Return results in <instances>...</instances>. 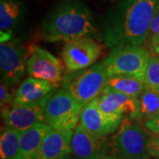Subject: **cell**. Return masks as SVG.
Listing matches in <instances>:
<instances>
[{
  "label": "cell",
  "instance_id": "cell-11",
  "mask_svg": "<svg viewBox=\"0 0 159 159\" xmlns=\"http://www.w3.org/2000/svg\"><path fill=\"white\" fill-rule=\"evenodd\" d=\"M44 101L31 104L11 105L1 111L5 126L22 132L38 123H45Z\"/></svg>",
  "mask_w": 159,
  "mask_h": 159
},
{
  "label": "cell",
  "instance_id": "cell-7",
  "mask_svg": "<svg viewBox=\"0 0 159 159\" xmlns=\"http://www.w3.org/2000/svg\"><path fill=\"white\" fill-rule=\"evenodd\" d=\"M5 39L0 44L1 80L10 87L17 85L27 73V61L29 55L22 43L11 38V33H1Z\"/></svg>",
  "mask_w": 159,
  "mask_h": 159
},
{
  "label": "cell",
  "instance_id": "cell-6",
  "mask_svg": "<svg viewBox=\"0 0 159 159\" xmlns=\"http://www.w3.org/2000/svg\"><path fill=\"white\" fill-rule=\"evenodd\" d=\"M84 105L78 102L62 87L55 89L43 104L45 123L53 129L74 130L78 125Z\"/></svg>",
  "mask_w": 159,
  "mask_h": 159
},
{
  "label": "cell",
  "instance_id": "cell-24",
  "mask_svg": "<svg viewBox=\"0 0 159 159\" xmlns=\"http://www.w3.org/2000/svg\"><path fill=\"white\" fill-rule=\"evenodd\" d=\"M147 44L150 55L159 56V34L149 36L147 41Z\"/></svg>",
  "mask_w": 159,
  "mask_h": 159
},
{
  "label": "cell",
  "instance_id": "cell-19",
  "mask_svg": "<svg viewBox=\"0 0 159 159\" xmlns=\"http://www.w3.org/2000/svg\"><path fill=\"white\" fill-rule=\"evenodd\" d=\"M159 114V94L145 86L138 97L137 121L146 122Z\"/></svg>",
  "mask_w": 159,
  "mask_h": 159
},
{
  "label": "cell",
  "instance_id": "cell-3",
  "mask_svg": "<svg viewBox=\"0 0 159 159\" xmlns=\"http://www.w3.org/2000/svg\"><path fill=\"white\" fill-rule=\"evenodd\" d=\"M150 52L143 45L117 46L103 59L107 77L126 75L144 82Z\"/></svg>",
  "mask_w": 159,
  "mask_h": 159
},
{
  "label": "cell",
  "instance_id": "cell-25",
  "mask_svg": "<svg viewBox=\"0 0 159 159\" xmlns=\"http://www.w3.org/2000/svg\"><path fill=\"white\" fill-rule=\"evenodd\" d=\"M145 127L155 134H159V114L154 119L144 122Z\"/></svg>",
  "mask_w": 159,
  "mask_h": 159
},
{
  "label": "cell",
  "instance_id": "cell-20",
  "mask_svg": "<svg viewBox=\"0 0 159 159\" xmlns=\"http://www.w3.org/2000/svg\"><path fill=\"white\" fill-rule=\"evenodd\" d=\"M20 131L3 128L0 136V159H17L20 151Z\"/></svg>",
  "mask_w": 159,
  "mask_h": 159
},
{
  "label": "cell",
  "instance_id": "cell-8",
  "mask_svg": "<svg viewBox=\"0 0 159 159\" xmlns=\"http://www.w3.org/2000/svg\"><path fill=\"white\" fill-rule=\"evenodd\" d=\"M102 53V45L92 37L86 36L66 42L61 57L66 72L70 73L93 66Z\"/></svg>",
  "mask_w": 159,
  "mask_h": 159
},
{
  "label": "cell",
  "instance_id": "cell-23",
  "mask_svg": "<svg viewBox=\"0 0 159 159\" xmlns=\"http://www.w3.org/2000/svg\"><path fill=\"white\" fill-rule=\"evenodd\" d=\"M148 150L151 157H159V134L150 136L148 143Z\"/></svg>",
  "mask_w": 159,
  "mask_h": 159
},
{
  "label": "cell",
  "instance_id": "cell-9",
  "mask_svg": "<svg viewBox=\"0 0 159 159\" xmlns=\"http://www.w3.org/2000/svg\"><path fill=\"white\" fill-rule=\"evenodd\" d=\"M57 57L37 46L33 47L27 61L29 76L44 80L58 87L65 76V67Z\"/></svg>",
  "mask_w": 159,
  "mask_h": 159
},
{
  "label": "cell",
  "instance_id": "cell-13",
  "mask_svg": "<svg viewBox=\"0 0 159 159\" xmlns=\"http://www.w3.org/2000/svg\"><path fill=\"white\" fill-rule=\"evenodd\" d=\"M97 100L99 108L103 112L123 118L126 116L137 120L138 98L119 92H105L101 93Z\"/></svg>",
  "mask_w": 159,
  "mask_h": 159
},
{
  "label": "cell",
  "instance_id": "cell-5",
  "mask_svg": "<svg viewBox=\"0 0 159 159\" xmlns=\"http://www.w3.org/2000/svg\"><path fill=\"white\" fill-rule=\"evenodd\" d=\"M149 138L139 121L125 117L111 139V153L125 159H148Z\"/></svg>",
  "mask_w": 159,
  "mask_h": 159
},
{
  "label": "cell",
  "instance_id": "cell-15",
  "mask_svg": "<svg viewBox=\"0 0 159 159\" xmlns=\"http://www.w3.org/2000/svg\"><path fill=\"white\" fill-rule=\"evenodd\" d=\"M57 88V86L47 80L29 76L18 87L11 105L43 102Z\"/></svg>",
  "mask_w": 159,
  "mask_h": 159
},
{
  "label": "cell",
  "instance_id": "cell-22",
  "mask_svg": "<svg viewBox=\"0 0 159 159\" xmlns=\"http://www.w3.org/2000/svg\"><path fill=\"white\" fill-rule=\"evenodd\" d=\"M9 87L6 82L1 80V85H0V107L1 111L6 110V109L11 107L13 101L14 96L12 95L11 90L9 89Z\"/></svg>",
  "mask_w": 159,
  "mask_h": 159
},
{
  "label": "cell",
  "instance_id": "cell-10",
  "mask_svg": "<svg viewBox=\"0 0 159 159\" xmlns=\"http://www.w3.org/2000/svg\"><path fill=\"white\" fill-rule=\"evenodd\" d=\"M72 155L76 159H98L111 152V140L107 135H99L78 125L71 141Z\"/></svg>",
  "mask_w": 159,
  "mask_h": 159
},
{
  "label": "cell",
  "instance_id": "cell-16",
  "mask_svg": "<svg viewBox=\"0 0 159 159\" xmlns=\"http://www.w3.org/2000/svg\"><path fill=\"white\" fill-rule=\"evenodd\" d=\"M52 129L45 123H38L20 133L17 159H35L45 136Z\"/></svg>",
  "mask_w": 159,
  "mask_h": 159
},
{
  "label": "cell",
  "instance_id": "cell-18",
  "mask_svg": "<svg viewBox=\"0 0 159 159\" xmlns=\"http://www.w3.org/2000/svg\"><path fill=\"white\" fill-rule=\"evenodd\" d=\"M24 6L20 0H0V29L2 33L11 31L22 19Z\"/></svg>",
  "mask_w": 159,
  "mask_h": 159
},
{
  "label": "cell",
  "instance_id": "cell-21",
  "mask_svg": "<svg viewBox=\"0 0 159 159\" xmlns=\"http://www.w3.org/2000/svg\"><path fill=\"white\" fill-rule=\"evenodd\" d=\"M144 83L148 89L159 94V56L150 55Z\"/></svg>",
  "mask_w": 159,
  "mask_h": 159
},
{
  "label": "cell",
  "instance_id": "cell-27",
  "mask_svg": "<svg viewBox=\"0 0 159 159\" xmlns=\"http://www.w3.org/2000/svg\"><path fill=\"white\" fill-rule=\"evenodd\" d=\"M98 159H125L121 157H119V156H116V155H106V156H103L102 157Z\"/></svg>",
  "mask_w": 159,
  "mask_h": 159
},
{
  "label": "cell",
  "instance_id": "cell-4",
  "mask_svg": "<svg viewBox=\"0 0 159 159\" xmlns=\"http://www.w3.org/2000/svg\"><path fill=\"white\" fill-rule=\"evenodd\" d=\"M107 80L103 63H96L89 67L65 74L61 87L82 105L96 99L102 92Z\"/></svg>",
  "mask_w": 159,
  "mask_h": 159
},
{
  "label": "cell",
  "instance_id": "cell-12",
  "mask_svg": "<svg viewBox=\"0 0 159 159\" xmlns=\"http://www.w3.org/2000/svg\"><path fill=\"white\" fill-rule=\"evenodd\" d=\"M123 119V117L103 112L99 108L96 98L84 106L80 117L79 124L91 133L99 135H108L117 131Z\"/></svg>",
  "mask_w": 159,
  "mask_h": 159
},
{
  "label": "cell",
  "instance_id": "cell-28",
  "mask_svg": "<svg viewBox=\"0 0 159 159\" xmlns=\"http://www.w3.org/2000/svg\"><path fill=\"white\" fill-rule=\"evenodd\" d=\"M64 159H76V158H75L74 156L72 155V153H71L70 155H68L67 157H65Z\"/></svg>",
  "mask_w": 159,
  "mask_h": 159
},
{
  "label": "cell",
  "instance_id": "cell-26",
  "mask_svg": "<svg viewBox=\"0 0 159 159\" xmlns=\"http://www.w3.org/2000/svg\"><path fill=\"white\" fill-rule=\"evenodd\" d=\"M159 34V9L157 14L155 15L153 20L151 22L150 25V28H149V34H148V37L149 36H152L155 34Z\"/></svg>",
  "mask_w": 159,
  "mask_h": 159
},
{
  "label": "cell",
  "instance_id": "cell-17",
  "mask_svg": "<svg viewBox=\"0 0 159 159\" xmlns=\"http://www.w3.org/2000/svg\"><path fill=\"white\" fill-rule=\"evenodd\" d=\"M145 88V83L134 77L126 75H114L107 77L102 93L119 92L129 97L138 98Z\"/></svg>",
  "mask_w": 159,
  "mask_h": 159
},
{
  "label": "cell",
  "instance_id": "cell-1",
  "mask_svg": "<svg viewBox=\"0 0 159 159\" xmlns=\"http://www.w3.org/2000/svg\"><path fill=\"white\" fill-rule=\"evenodd\" d=\"M159 9V0H121L109 11L102 24V37L109 48L143 45Z\"/></svg>",
  "mask_w": 159,
  "mask_h": 159
},
{
  "label": "cell",
  "instance_id": "cell-2",
  "mask_svg": "<svg viewBox=\"0 0 159 159\" xmlns=\"http://www.w3.org/2000/svg\"><path fill=\"white\" fill-rule=\"evenodd\" d=\"M93 13L80 0H63L41 23V34L47 42H70L97 34Z\"/></svg>",
  "mask_w": 159,
  "mask_h": 159
},
{
  "label": "cell",
  "instance_id": "cell-29",
  "mask_svg": "<svg viewBox=\"0 0 159 159\" xmlns=\"http://www.w3.org/2000/svg\"><path fill=\"white\" fill-rule=\"evenodd\" d=\"M157 159H159V157H157Z\"/></svg>",
  "mask_w": 159,
  "mask_h": 159
},
{
  "label": "cell",
  "instance_id": "cell-14",
  "mask_svg": "<svg viewBox=\"0 0 159 159\" xmlns=\"http://www.w3.org/2000/svg\"><path fill=\"white\" fill-rule=\"evenodd\" d=\"M73 130L51 129L39 148L35 159H64L72 153Z\"/></svg>",
  "mask_w": 159,
  "mask_h": 159
}]
</instances>
